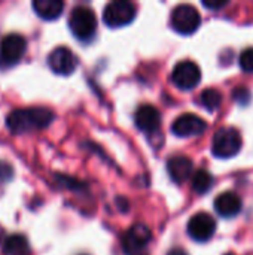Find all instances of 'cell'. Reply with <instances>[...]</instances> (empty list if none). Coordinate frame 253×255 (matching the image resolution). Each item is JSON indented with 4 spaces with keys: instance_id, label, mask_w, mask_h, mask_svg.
<instances>
[{
    "instance_id": "obj_1",
    "label": "cell",
    "mask_w": 253,
    "mask_h": 255,
    "mask_svg": "<svg viewBox=\"0 0 253 255\" xmlns=\"http://www.w3.org/2000/svg\"><path fill=\"white\" fill-rule=\"evenodd\" d=\"M54 121V112L46 108H27L13 109L6 117V126L13 134L28 133L31 130H40L51 126Z\"/></svg>"
},
{
    "instance_id": "obj_2",
    "label": "cell",
    "mask_w": 253,
    "mask_h": 255,
    "mask_svg": "<svg viewBox=\"0 0 253 255\" xmlns=\"http://www.w3.org/2000/svg\"><path fill=\"white\" fill-rule=\"evenodd\" d=\"M69 27L73 36L82 42L89 40L97 30L95 13L86 6H76L69 18Z\"/></svg>"
},
{
    "instance_id": "obj_3",
    "label": "cell",
    "mask_w": 253,
    "mask_h": 255,
    "mask_svg": "<svg viewBox=\"0 0 253 255\" xmlns=\"http://www.w3.org/2000/svg\"><path fill=\"white\" fill-rule=\"evenodd\" d=\"M243 140L240 133L236 128L224 127L219 128L213 136L212 154L216 158H231L237 155L242 149Z\"/></svg>"
},
{
    "instance_id": "obj_4",
    "label": "cell",
    "mask_w": 253,
    "mask_h": 255,
    "mask_svg": "<svg viewBox=\"0 0 253 255\" xmlns=\"http://www.w3.org/2000/svg\"><path fill=\"white\" fill-rule=\"evenodd\" d=\"M137 13V7L128 0H113L103 10V21L110 28L128 25Z\"/></svg>"
},
{
    "instance_id": "obj_5",
    "label": "cell",
    "mask_w": 253,
    "mask_h": 255,
    "mask_svg": "<svg viewBox=\"0 0 253 255\" xmlns=\"http://www.w3.org/2000/svg\"><path fill=\"white\" fill-rule=\"evenodd\" d=\"M170 24L176 33L189 36L198 30L201 24V15L192 4H179L171 12Z\"/></svg>"
},
{
    "instance_id": "obj_6",
    "label": "cell",
    "mask_w": 253,
    "mask_h": 255,
    "mask_svg": "<svg viewBox=\"0 0 253 255\" xmlns=\"http://www.w3.org/2000/svg\"><path fill=\"white\" fill-rule=\"evenodd\" d=\"M171 81L180 90H185V91L192 90L201 81V70L194 61L183 60L174 66L171 72Z\"/></svg>"
},
{
    "instance_id": "obj_7",
    "label": "cell",
    "mask_w": 253,
    "mask_h": 255,
    "mask_svg": "<svg viewBox=\"0 0 253 255\" xmlns=\"http://www.w3.org/2000/svg\"><path fill=\"white\" fill-rule=\"evenodd\" d=\"M27 42L19 34H7L0 42V64L4 67L15 66L25 54Z\"/></svg>"
},
{
    "instance_id": "obj_8",
    "label": "cell",
    "mask_w": 253,
    "mask_h": 255,
    "mask_svg": "<svg viewBox=\"0 0 253 255\" xmlns=\"http://www.w3.org/2000/svg\"><path fill=\"white\" fill-rule=\"evenodd\" d=\"M151 239H152V233L149 227L137 223L125 232L122 238V248L128 255H137L143 248L148 247Z\"/></svg>"
},
{
    "instance_id": "obj_9",
    "label": "cell",
    "mask_w": 253,
    "mask_h": 255,
    "mask_svg": "<svg viewBox=\"0 0 253 255\" xmlns=\"http://www.w3.org/2000/svg\"><path fill=\"white\" fill-rule=\"evenodd\" d=\"M48 66L55 75L69 76L76 70L78 58L69 48L58 46L48 55Z\"/></svg>"
},
{
    "instance_id": "obj_10",
    "label": "cell",
    "mask_w": 253,
    "mask_h": 255,
    "mask_svg": "<svg viewBox=\"0 0 253 255\" xmlns=\"http://www.w3.org/2000/svg\"><path fill=\"white\" fill-rule=\"evenodd\" d=\"M216 232V221L206 212L195 214L188 223V235L195 242H207Z\"/></svg>"
},
{
    "instance_id": "obj_11",
    "label": "cell",
    "mask_w": 253,
    "mask_h": 255,
    "mask_svg": "<svg viewBox=\"0 0 253 255\" xmlns=\"http://www.w3.org/2000/svg\"><path fill=\"white\" fill-rule=\"evenodd\" d=\"M207 124L206 121L195 115V114H183L174 120L171 124V131L173 134L179 137H192V136H200L206 131Z\"/></svg>"
},
{
    "instance_id": "obj_12",
    "label": "cell",
    "mask_w": 253,
    "mask_h": 255,
    "mask_svg": "<svg viewBox=\"0 0 253 255\" xmlns=\"http://www.w3.org/2000/svg\"><path fill=\"white\" fill-rule=\"evenodd\" d=\"M134 124L143 133H155L161 127V114L152 105H142L134 114Z\"/></svg>"
},
{
    "instance_id": "obj_13",
    "label": "cell",
    "mask_w": 253,
    "mask_h": 255,
    "mask_svg": "<svg viewBox=\"0 0 253 255\" xmlns=\"http://www.w3.org/2000/svg\"><path fill=\"white\" fill-rule=\"evenodd\" d=\"M243 208L242 197L234 191H225L215 199V211L222 218H233L240 214Z\"/></svg>"
},
{
    "instance_id": "obj_14",
    "label": "cell",
    "mask_w": 253,
    "mask_h": 255,
    "mask_svg": "<svg viewBox=\"0 0 253 255\" xmlns=\"http://www.w3.org/2000/svg\"><path fill=\"white\" fill-rule=\"evenodd\" d=\"M192 160L185 155H174L167 161L169 175L176 184H183L185 181H188L192 175Z\"/></svg>"
},
{
    "instance_id": "obj_15",
    "label": "cell",
    "mask_w": 253,
    "mask_h": 255,
    "mask_svg": "<svg viewBox=\"0 0 253 255\" xmlns=\"http://www.w3.org/2000/svg\"><path fill=\"white\" fill-rule=\"evenodd\" d=\"M33 9L42 19L54 21L63 13L64 3L61 0H34Z\"/></svg>"
},
{
    "instance_id": "obj_16",
    "label": "cell",
    "mask_w": 253,
    "mask_h": 255,
    "mask_svg": "<svg viewBox=\"0 0 253 255\" xmlns=\"http://www.w3.org/2000/svg\"><path fill=\"white\" fill-rule=\"evenodd\" d=\"M3 253L6 255H28L30 254L28 241L22 235H12L4 239Z\"/></svg>"
},
{
    "instance_id": "obj_17",
    "label": "cell",
    "mask_w": 253,
    "mask_h": 255,
    "mask_svg": "<svg viewBox=\"0 0 253 255\" xmlns=\"http://www.w3.org/2000/svg\"><path fill=\"white\" fill-rule=\"evenodd\" d=\"M212 187H213V176L207 170L200 169L198 172H195V175L192 176V190L197 194H206Z\"/></svg>"
},
{
    "instance_id": "obj_18",
    "label": "cell",
    "mask_w": 253,
    "mask_h": 255,
    "mask_svg": "<svg viewBox=\"0 0 253 255\" xmlns=\"http://www.w3.org/2000/svg\"><path fill=\"white\" fill-rule=\"evenodd\" d=\"M200 102H201V105L207 111L213 112V111H216L221 106V103H222V94L216 88H206L201 93V96H200Z\"/></svg>"
},
{
    "instance_id": "obj_19",
    "label": "cell",
    "mask_w": 253,
    "mask_h": 255,
    "mask_svg": "<svg viewBox=\"0 0 253 255\" xmlns=\"http://www.w3.org/2000/svg\"><path fill=\"white\" fill-rule=\"evenodd\" d=\"M240 67L246 73H253V48H246L239 58Z\"/></svg>"
},
{
    "instance_id": "obj_20",
    "label": "cell",
    "mask_w": 253,
    "mask_h": 255,
    "mask_svg": "<svg viewBox=\"0 0 253 255\" xmlns=\"http://www.w3.org/2000/svg\"><path fill=\"white\" fill-rule=\"evenodd\" d=\"M233 99H234L239 105L245 106V105H248V103L251 102V93H249V90H246V88H243V87H239V88H236V90L233 91Z\"/></svg>"
},
{
    "instance_id": "obj_21",
    "label": "cell",
    "mask_w": 253,
    "mask_h": 255,
    "mask_svg": "<svg viewBox=\"0 0 253 255\" xmlns=\"http://www.w3.org/2000/svg\"><path fill=\"white\" fill-rule=\"evenodd\" d=\"M12 176H13V169L10 167V164L6 161H0V179L9 181Z\"/></svg>"
},
{
    "instance_id": "obj_22",
    "label": "cell",
    "mask_w": 253,
    "mask_h": 255,
    "mask_svg": "<svg viewBox=\"0 0 253 255\" xmlns=\"http://www.w3.org/2000/svg\"><path fill=\"white\" fill-rule=\"evenodd\" d=\"M227 4H228V1H225V0H224V1H222V0H221V1H206V0L203 1V6H204V7H207V9H213V10H216V9H222V7H225Z\"/></svg>"
},
{
    "instance_id": "obj_23",
    "label": "cell",
    "mask_w": 253,
    "mask_h": 255,
    "mask_svg": "<svg viewBox=\"0 0 253 255\" xmlns=\"http://www.w3.org/2000/svg\"><path fill=\"white\" fill-rule=\"evenodd\" d=\"M167 255H189L185 250H180V248H174V250H171L170 253Z\"/></svg>"
},
{
    "instance_id": "obj_24",
    "label": "cell",
    "mask_w": 253,
    "mask_h": 255,
    "mask_svg": "<svg viewBox=\"0 0 253 255\" xmlns=\"http://www.w3.org/2000/svg\"><path fill=\"white\" fill-rule=\"evenodd\" d=\"M225 255H236V254H225Z\"/></svg>"
}]
</instances>
